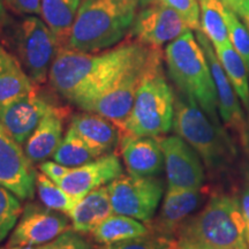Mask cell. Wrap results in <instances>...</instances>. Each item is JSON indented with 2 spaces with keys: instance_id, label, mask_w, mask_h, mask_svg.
I'll list each match as a JSON object with an SVG mask.
<instances>
[{
  "instance_id": "1",
  "label": "cell",
  "mask_w": 249,
  "mask_h": 249,
  "mask_svg": "<svg viewBox=\"0 0 249 249\" xmlns=\"http://www.w3.org/2000/svg\"><path fill=\"white\" fill-rule=\"evenodd\" d=\"M148 48L138 40L101 53L62 48L50 70V83L62 97L79 107L107 89Z\"/></svg>"
},
{
  "instance_id": "2",
  "label": "cell",
  "mask_w": 249,
  "mask_h": 249,
  "mask_svg": "<svg viewBox=\"0 0 249 249\" xmlns=\"http://www.w3.org/2000/svg\"><path fill=\"white\" fill-rule=\"evenodd\" d=\"M177 249H248L240 198L232 193H216L200 213L191 216L176 235Z\"/></svg>"
},
{
  "instance_id": "3",
  "label": "cell",
  "mask_w": 249,
  "mask_h": 249,
  "mask_svg": "<svg viewBox=\"0 0 249 249\" xmlns=\"http://www.w3.org/2000/svg\"><path fill=\"white\" fill-rule=\"evenodd\" d=\"M136 0H82L66 48L96 53L118 44L130 30Z\"/></svg>"
},
{
  "instance_id": "4",
  "label": "cell",
  "mask_w": 249,
  "mask_h": 249,
  "mask_svg": "<svg viewBox=\"0 0 249 249\" xmlns=\"http://www.w3.org/2000/svg\"><path fill=\"white\" fill-rule=\"evenodd\" d=\"M174 132L197 152L210 172L230 171L236 160V147L223 126H218L194 99L174 96Z\"/></svg>"
},
{
  "instance_id": "5",
  "label": "cell",
  "mask_w": 249,
  "mask_h": 249,
  "mask_svg": "<svg viewBox=\"0 0 249 249\" xmlns=\"http://www.w3.org/2000/svg\"><path fill=\"white\" fill-rule=\"evenodd\" d=\"M164 60L180 92L194 99L213 123L223 126L218 117L217 92L209 64L191 30L167 44Z\"/></svg>"
},
{
  "instance_id": "6",
  "label": "cell",
  "mask_w": 249,
  "mask_h": 249,
  "mask_svg": "<svg viewBox=\"0 0 249 249\" xmlns=\"http://www.w3.org/2000/svg\"><path fill=\"white\" fill-rule=\"evenodd\" d=\"M163 59L158 48L136 92L128 119L121 128V136L158 138L172 128L174 95L164 75Z\"/></svg>"
},
{
  "instance_id": "7",
  "label": "cell",
  "mask_w": 249,
  "mask_h": 249,
  "mask_svg": "<svg viewBox=\"0 0 249 249\" xmlns=\"http://www.w3.org/2000/svg\"><path fill=\"white\" fill-rule=\"evenodd\" d=\"M17 59L36 85L45 83L60 44L53 31L37 15H24L12 26Z\"/></svg>"
},
{
  "instance_id": "8",
  "label": "cell",
  "mask_w": 249,
  "mask_h": 249,
  "mask_svg": "<svg viewBox=\"0 0 249 249\" xmlns=\"http://www.w3.org/2000/svg\"><path fill=\"white\" fill-rule=\"evenodd\" d=\"M157 49L149 46L139 58L121 71L107 89L77 107L107 118L116 124L121 132L132 111L141 81Z\"/></svg>"
},
{
  "instance_id": "9",
  "label": "cell",
  "mask_w": 249,
  "mask_h": 249,
  "mask_svg": "<svg viewBox=\"0 0 249 249\" xmlns=\"http://www.w3.org/2000/svg\"><path fill=\"white\" fill-rule=\"evenodd\" d=\"M114 213L149 223L163 197V181L155 177L121 174L107 185Z\"/></svg>"
},
{
  "instance_id": "10",
  "label": "cell",
  "mask_w": 249,
  "mask_h": 249,
  "mask_svg": "<svg viewBox=\"0 0 249 249\" xmlns=\"http://www.w3.org/2000/svg\"><path fill=\"white\" fill-rule=\"evenodd\" d=\"M196 39L203 49L209 64L211 75L216 87L218 111L223 124L233 134L242 151L249 157V126L242 112L238 95L230 82L209 38L201 30H196Z\"/></svg>"
},
{
  "instance_id": "11",
  "label": "cell",
  "mask_w": 249,
  "mask_h": 249,
  "mask_svg": "<svg viewBox=\"0 0 249 249\" xmlns=\"http://www.w3.org/2000/svg\"><path fill=\"white\" fill-rule=\"evenodd\" d=\"M188 30L191 28L174 9L160 0H152L136 12L129 31L142 44L160 48Z\"/></svg>"
},
{
  "instance_id": "12",
  "label": "cell",
  "mask_w": 249,
  "mask_h": 249,
  "mask_svg": "<svg viewBox=\"0 0 249 249\" xmlns=\"http://www.w3.org/2000/svg\"><path fill=\"white\" fill-rule=\"evenodd\" d=\"M36 174L22 145L0 121V186L14 193L20 200H30L35 195Z\"/></svg>"
},
{
  "instance_id": "13",
  "label": "cell",
  "mask_w": 249,
  "mask_h": 249,
  "mask_svg": "<svg viewBox=\"0 0 249 249\" xmlns=\"http://www.w3.org/2000/svg\"><path fill=\"white\" fill-rule=\"evenodd\" d=\"M167 188L200 189L205 180L200 156L178 135L160 139Z\"/></svg>"
},
{
  "instance_id": "14",
  "label": "cell",
  "mask_w": 249,
  "mask_h": 249,
  "mask_svg": "<svg viewBox=\"0 0 249 249\" xmlns=\"http://www.w3.org/2000/svg\"><path fill=\"white\" fill-rule=\"evenodd\" d=\"M65 214L45 205L27 204L9 238L8 247L40 246L52 241L70 230V219Z\"/></svg>"
},
{
  "instance_id": "15",
  "label": "cell",
  "mask_w": 249,
  "mask_h": 249,
  "mask_svg": "<svg viewBox=\"0 0 249 249\" xmlns=\"http://www.w3.org/2000/svg\"><path fill=\"white\" fill-rule=\"evenodd\" d=\"M121 174H124L123 165L119 157L112 152L70 169L58 185L79 201L90 192L107 186Z\"/></svg>"
},
{
  "instance_id": "16",
  "label": "cell",
  "mask_w": 249,
  "mask_h": 249,
  "mask_svg": "<svg viewBox=\"0 0 249 249\" xmlns=\"http://www.w3.org/2000/svg\"><path fill=\"white\" fill-rule=\"evenodd\" d=\"M207 193L203 187L200 189H174L167 188L164 196L160 213L147 223L151 232L176 239L191 214L200 207Z\"/></svg>"
},
{
  "instance_id": "17",
  "label": "cell",
  "mask_w": 249,
  "mask_h": 249,
  "mask_svg": "<svg viewBox=\"0 0 249 249\" xmlns=\"http://www.w3.org/2000/svg\"><path fill=\"white\" fill-rule=\"evenodd\" d=\"M54 107L36 88L29 95L0 107V121L15 141L23 145L43 118Z\"/></svg>"
},
{
  "instance_id": "18",
  "label": "cell",
  "mask_w": 249,
  "mask_h": 249,
  "mask_svg": "<svg viewBox=\"0 0 249 249\" xmlns=\"http://www.w3.org/2000/svg\"><path fill=\"white\" fill-rule=\"evenodd\" d=\"M120 151L129 174L155 177L163 170L164 156L158 138L124 134L121 136Z\"/></svg>"
},
{
  "instance_id": "19",
  "label": "cell",
  "mask_w": 249,
  "mask_h": 249,
  "mask_svg": "<svg viewBox=\"0 0 249 249\" xmlns=\"http://www.w3.org/2000/svg\"><path fill=\"white\" fill-rule=\"evenodd\" d=\"M98 157L112 154L120 145L119 127L97 113L87 112L71 118V126Z\"/></svg>"
},
{
  "instance_id": "20",
  "label": "cell",
  "mask_w": 249,
  "mask_h": 249,
  "mask_svg": "<svg viewBox=\"0 0 249 249\" xmlns=\"http://www.w3.org/2000/svg\"><path fill=\"white\" fill-rule=\"evenodd\" d=\"M64 111L54 107L43 118L33 134L24 142L23 150L31 163H43L53 157L62 141L64 132Z\"/></svg>"
},
{
  "instance_id": "21",
  "label": "cell",
  "mask_w": 249,
  "mask_h": 249,
  "mask_svg": "<svg viewBox=\"0 0 249 249\" xmlns=\"http://www.w3.org/2000/svg\"><path fill=\"white\" fill-rule=\"evenodd\" d=\"M113 213L107 186H103L77 201L68 216L71 229L80 233H91L103 220Z\"/></svg>"
},
{
  "instance_id": "22",
  "label": "cell",
  "mask_w": 249,
  "mask_h": 249,
  "mask_svg": "<svg viewBox=\"0 0 249 249\" xmlns=\"http://www.w3.org/2000/svg\"><path fill=\"white\" fill-rule=\"evenodd\" d=\"M81 1L82 0H40L43 20L53 31L60 49L66 48Z\"/></svg>"
},
{
  "instance_id": "23",
  "label": "cell",
  "mask_w": 249,
  "mask_h": 249,
  "mask_svg": "<svg viewBox=\"0 0 249 249\" xmlns=\"http://www.w3.org/2000/svg\"><path fill=\"white\" fill-rule=\"evenodd\" d=\"M149 232V227L143 225L135 218L113 213L103 220L91 232V235L97 244L110 246L127 239L144 235Z\"/></svg>"
},
{
  "instance_id": "24",
  "label": "cell",
  "mask_w": 249,
  "mask_h": 249,
  "mask_svg": "<svg viewBox=\"0 0 249 249\" xmlns=\"http://www.w3.org/2000/svg\"><path fill=\"white\" fill-rule=\"evenodd\" d=\"M201 31L209 38L214 50L231 45L222 0H198Z\"/></svg>"
},
{
  "instance_id": "25",
  "label": "cell",
  "mask_w": 249,
  "mask_h": 249,
  "mask_svg": "<svg viewBox=\"0 0 249 249\" xmlns=\"http://www.w3.org/2000/svg\"><path fill=\"white\" fill-rule=\"evenodd\" d=\"M214 51L236 95L249 111V71L245 61L242 60L240 54L235 51L232 44L225 48L217 49Z\"/></svg>"
},
{
  "instance_id": "26",
  "label": "cell",
  "mask_w": 249,
  "mask_h": 249,
  "mask_svg": "<svg viewBox=\"0 0 249 249\" xmlns=\"http://www.w3.org/2000/svg\"><path fill=\"white\" fill-rule=\"evenodd\" d=\"M37 88L28 76L20 62L0 73V107H6L18 99L29 95Z\"/></svg>"
},
{
  "instance_id": "27",
  "label": "cell",
  "mask_w": 249,
  "mask_h": 249,
  "mask_svg": "<svg viewBox=\"0 0 249 249\" xmlns=\"http://www.w3.org/2000/svg\"><path fill=\"white\" fill-rule=\"evenodd\" d=\"M96 158H98V156L71 127L68 128L66 135L53 155L54 161L70 169L85 165Z\"/></svg>"
},
{
  "instance_id": "28",
  "label": "cell",
  "mask_w": 249,
  "mask_h": 249,
  "mask_svg": "<svg viewBox=\"0 0 249 249\" xmlns=\"http://www.w3.org/2000/svg\"><path fill=\"white\" fill-rule=\"evenodd\" d=\"M36 189L40 202L49 209L68 214L77 203L76 198L65 192L42 172L36 174Z\"/></svg>"
},
{
  "instance_id": "29",
  "label": "cell",
  "mask_w": 249,
  "mask_h": 249,
  "mask_svg": "<svg viewBox=\"0 0 249 249\" xmlns=\"http://www.w3.org/2000/svg\"><path fill=\"white\" fill-rule=\"evenodd\" d=\"M21 214L20 198L9 189L0 186V242L14 229Z\"/></svg>"
},
{
  "instance_id": "30",
  "label": "cell",
  "mask_w": 249,
  "mask_h": 249,
  "mask_svg": "<svg viewBox=\"0 0 249 249\" xmlns=\"http://www.w3.org/2000/svg\"><path fill=\"white\" fill-rule=\"evenodd\" d=\"M225 18L231 44L235 51L240 54L249 71V30L245 26V23L239 20L238 15L227 7L225 11Z\"/></svg>"
},
{
  "instance_id": "31",
  "label": "cell",
  "mask_w": 249,
  "mask_h": 249,
  "mask_svg": "<svg viewBox=\"0 0 249 249\" xmlns=\"http://www.w3.org/2000/svg\"><path fill=\"white\" fill-rule=\"evenodd\" d=\"M104 249H177V242L176 239L150 231L144 235L105 246Z\"/></svg>"
},
{
  "instance_id": "32",
  "label": "cell",
  "mask_w": 249,
  "mask_h": 249,
  "mask_svg": "<svg viewBox=\"0 0 249 249\" xmlns=\"http://www.w3.org/2000/svg\"><path fill=\"white\" fill-rule=\"evenodd\" d=\"M178 13L191 30H201L200 26V5L198 0H160Z\"/></svg>"
},
{
  "instance_id": "33",
  "label": "cell",
  "mask_w": 249,
  "mask_h": 249,
  "mask_svg": "<svg viewBox=\"0 0 249 249\" xmlns=\"http://www.w3.org/2000/svg\"><path fill=\"white\" fill-rule=\"evenodd\" d=\"M38 249H90L89 242L75 230H67L48 244L37 246Z\"/></svg>"
},
{
  "instance_id": "34",
  "label": "cell",
  "mask_w": 249,
  "mask_h": 249,
  "mask_svg": "<svg viewBox=\"0 0 249 249\" xmlns=\"http://www.w3.org/2000/svg\"><path fill=\"white\" fill-rule=\"evenodd\" d=\"M12 11L21 15H42L40 0H4Z\"/></svg>"
},
{
  "instance_id": "35",
  "label": "cell",
  "mask_w": 249,
  "mask_h": 249,
  "mask_svg": "<svg viewBox=\"0 0 249 249\" xmlns=\"http://www.w3.org/2000/svg\"><path fill=\"white\" fill-rule=\"evenodd\" d=\"M38 169L43 174H45L49 179H51L52 181L55 182L58 185L59 182L61 181V179L64 178L65 176L70 171V167L64 166V165L57 163V161H43V163H39Z\"/></svg>"
},
{
  "instance_id": "36",
  "label": "cell",
  "mask_w": 249,
  "mask_h": 249,
  "mask_svg": "<svg viewBox=\"0 0 249 249\" xmlns=\"http://www.w3.org/2000/svg\"><path fill=\"white\" fill-rule=\"evenodd\" d=\"M240 204L242 210V216H244V222L246 227V240H247V246L249 249V170L245 174L244 183L240 192Z\"/></svg>"
},
{
  "instance_id": "37",
  "label": "cell",
  "mask_w": 249,
  "mask_h": 249,
  "mask_svg": "<svg viewBox=\"0 0 249 249\" xmlns=\"http://www.w3.org/2000/svg\"><path fill=\"white\" fill-rule=\"evenodd\" d=\"M18 60L12 54H9L6 50L0 45V73L5 71L8 68H11L14 64H17Z\"/></svg>"
},
{
  "instance_id": "38",
  "label": "cell",
  "mask_w": 249,
  "mask_h": 249,
  "mask_svg": "<svg viewBox=\"0 0 249 249\" xmlns=\"http://www.w3.org/2000/svg\"><path fill=\"white\" fill-rule=\"evenodd\" d=\"M235 14L241 18L242 22L245 23V26L247 27V29L249 30V0H245V1L242 2L240 7L235 11Z\"/></svg>"
},
{
  "instance_id": "39",
  "label": "cell",
  "mask_w": 249,
  "mask_h": 249,
  "mask_svg": "<svg viewBox=\"0 0 249 249\" xmlns=\"http://www.w3.org/2000/svg\"><path fill=\"white\" fill-rule=\"evenodd\" d=\"M222 1L224 2V5H225L227 8L231 9V11H233L235 13L236 9L240 7V5L245 1V0H222Z\"/></svg>"
},
{
  "instance_id": "40",
  "label": "cell",
  "mask_w": 249,
  "mask_h": 249,
  "mask_svg": "<svg viewBox=\"0 0 249 249\" xmlns=\"http://www.w3.org/2000/svg\"><path fill=\"white\" fill-rule=\"evenodd\" d=\"M6 18V9H5V1L0 0V28L5 23Z\"/></svg>"
},
{
  "instance_id": "41",
  "label": "cell",
  "mask_w": 249,
  "mask_h": 249,
  "mask_svg": "<svg viewBox=\"0 0 249 249\" xmlns=\"http://www.w3.org/2000/svg\"><path fill=\"white\" fill-rule=\"evenodd\" d=\"M17 249H38L37 246H21V247H15Z\"/></svg>"
},
{
  "instance_id": "42",
  "label": "cell",
  "mask_w": 249,
  "mask_h": 249,
  "mask_svg": "<svg viewBox=\"0 0 249 249\" xmlns=\"http://www.w3.org/2000/svg\"><path fill=\"white\" fill-rule=\"evenodd\" d=\"M136 1H138V4L140 6H142V5H145V4H148V2L152 1V0H136Z\"/></svg>"
},
{
  "instance_id": "43",
  "label": "cell",
  "mask_w": 249,
  "mask_h": 249,
  "mask_svg": "<svg viewBox=\"0 0 249 249\" xmlns=\"http://www.w3.org/2000/svg\"><path fill=\"white\" fill-rule=\"evenodd\" d=\"M179 249H204V248H200V247H192V246H188V247H181Z\"/></svg>"
},
{
  "instance_id": "44",
  "label": "cell",
  "mask_w": 249,
  "mask_h": 249,
  "mask_svg": "<svg viewBox=\"0 0 249 249\" xmlns=\"http://www.w3.org/2000/svg\"><path fill=\"white\" fill-rule=\"evenodd\" d=\"M0 249H17L15 247H8V248H0Z\"/></svg>"
},
{
  "instance_id": "45",
  "label": "cell",
  "mask_w": 249,
  "mask_h": 249,
  "mask_svg": "<svg viewBox=\"0 0 249 249\" xmlns=\"http://www.w3.org/2000/svg\"><path fill=\"white\" fill-rule=\"evenodd\" d=\"M248 126H249V123H248Z\"/></svg>"
}]
</instances>
